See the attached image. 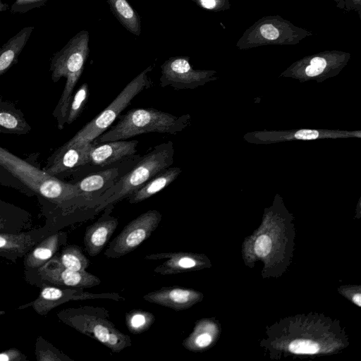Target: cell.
I'll use <instances>...</instances> for the list:
<instances>
[{"label":"cell","instance_id":"6da1fadb","mask_svg":"<svg viewBox=\"0 0 361 361\" xmlns=\"http://www.w3.org/2000/svg\"><path fill=\"white\" fill-rule=\"evenodd\" d=\"M0 166L4 168L21 183L61 207L89 204L76 185L63 182L55 176L29 164L0 147Z\"/></svg>","mask_w":361,"mask_h":361},{"label":"cell","instance_id":"7a4b0ae2","mask_svg":"<svg viewBox=\"0 0 361 361\" xmlns=\"http://www.w3.org/2000/svg\"><path fill=\"white\" fill-rule=\"evenodd\" d=\"M89 32L87 30L80 31L56 52L50 61L52 81L56 82L61 78H66L64 89L53 112L59 130H62L66 124L74 87L82 75L89 55Z\"/></svg>","mask_w":361,"mask_h":361},{"label":"cell","instance_id":"3957f363","mask_svg":"<svg viewBox=\"0 0 361 361\" xmlns=\"http://www.w3.org/2000/svg\"><path fill=\"white\" fill-rule=\"evenodd\" d=\"M117 123L92 142L126 140L144 133L176 135L189 125L190 116H176L154 108H136L119 115Z\"/></svg>","mask_w":361,"mask_h":361},{"label":"cell","instance_id":"277c9868","mask_svg":"<svg viewBox=\"0 0 361 361\" xmlns=\"http://www.w3.org/2000/svg\"><path fill=\"white\" fill-rule=\"evenodd\" d=\"M173 155V143L171 141L154 147L99 198L95 211L100 212L109 204H114L128 198L157 173L171 166Z\"/></svg>","mask_w":361,"mask_h":361},{"label":"cell","instance_id":"5b68a950","mask_svg":"<svg viewBox=\"0 0 361 361\" xmlns=\"http://www.w3.org/2000/svg\"><path fill=\"white\" fill-rule=\"evenodd\" d=\"M58 317L66 324L97 340L114 353L132 345L130 337L116 328L109 320V312L103 307L68 308L60 312Z\"/></svg>","mask_w":361,"mask_h":361},{"label":"cell","instance_id":"8992f818","mask_svg":"<svg viewBox=\"0 0 361 361\" xmlns=\"http://www.w3.org/2000/svg\"><path fill=\"white\" fill-rule=\"evenodd\" d=\"M313 33L281 16H264L246 29L236 43L239 49L264 45H295Z\"/></svg>","mask_w":361,"mask_h":361},{"label":"cell","instance_id":"52a82bcc","mask_svg":"<svg viewBox=\"0 0 361 361\" xmlns=\"http://www.w3.org/2000/svg\"><path fill=\"white\" fill-rule=\"evenodd\" d=\"M153 66H148L135 76L106 108L85 125L68 142H92L105 132L136 95L152 86V81L149 78L148 73L152 71Z\"/></svg>","mask_w":361,"mask_h":361},{"label":"cell","instance_id":"ba28073f","mask_svg":"<svg viewBox=\"0 0 361 361\" xmlns=\"http://www.w3.org/2000/svg\"><path fill=\"white\" fill-rule=\"evenodd\" d=\"M161 219V214L155 209L142 213L126 225L120 233L109 243L104 251V256L117 259L135 250L150 237Z\"/></svg>","mask_w":361,"mask_h":361},{"label":"cell","instance_id":"9c48e42d","mask_svg":"<svg viewBox=\"0 0 361 361\" xmlns=\"http://www.w3.org/2000/svg\"><path fill=\"white\" fill-rule=\"evenodd\" d=\"M140 157L134 155L103 171L91 173L75 184L89 206L97 207L99 198L130 171Z\"/></svg>","mask_w":361,"mask_h":361},{"label":"cell","instance_id":"30bf717a","mask_svg":"<svg viewBox=\"0 0 361 361\" xmlns=\"http://www.w3.org/2000/svg\"><path fill=\"white\" fill-rule=\"evenodd\" d=\"M26 273V275L33 274L34 276L39 279V282H46V285L50 283L59 286L83 289L92 288L101 283V280L97 276L87 271H73L63 267L56 258H51L42 267L35 270L27 271Z\"/></svg>","mask_w":361,"mask_h":361},{"label":"cell","instance_id":"8fae6325","mask_svg":"<svg viewBox=\"0 0 361 361\" xmlns=\"http://www.w3.org/2000/svg\"><path fill=\"white\" fill-rule=\"evenodd\" d=\"M209 75V71L193 69L188 56H172L161 66L159 85L175 90L193 89L203 83Z\"/></svg>","mask_w":361,"mask_h":361},{"label":"cell","instance_id":"7c38bea8","mask_svg":"<svg viewBox=\"0 0 361 361\" xmlns=\"http://www.w3.org/2000/svg\"><path fill=\"white\" fill-rule=\"evenodd\" d=\"M89 299H111L124 300V298L115 293H91L84 292L82 288L54 286H45L39 297L32 303L34 310L43 315L56 306L71 300Z\"/></svg>","mask_w":361,"mask_h":361},{"label":"cell","instance_id":"4fadbf2b","mask_svg":"<svg viewBox=\"0 0 361 361\" xmlns=\"http://www.w3.org/2000/svg\"><path fill=\"white\" fill-rule=\"evenodd\" d=\"M138 143L137 140H127L104 142H92L87 164L103 167L126 160L135 155Z\"/></svg>","mask_w":361,"mask_h":361},{"label":"cell","instance_id":"5bb4252c","mask_svg":"<svg viewBox=\"0 0 361 361\" xmlns=\"http://www.w3.org/2000/svg\"><path fill=\"white\" fill-rule=\"evenodd\" d=\"M91 145L92 142H66L50 157L43 170L50 175L56 176L73 168L87 165Z\"/></svg>","mask_w":361,"mask_h":361},{"label":"cell","instance_id":"9a60e30c","mask_svg":"<svg viewBox=\"0 0 361 361\" xmlns=\"http://www.w3.org/2000/svg\"><path fill=\"white\" fill-rule=\"evenodd\" d=\"M53 233L48 226L17 234L0 233V256L11 260L17 259L27 255L37 244Z\"/></svg>","mask_w":361,"mask_h":361},{"label":"cell","instance_id":"2e32d148","mask_svg":"<svg viewBox=\"0 0 361 361\" xmlns=\"http://www.w3.org/2000/svg\"><path fill=\"white\" fill-rule=\"evenodd\" d=\"M113 209L114 204L107 205L99 219L85 229L84 244L91 257L102 251L118 225V219L111 215Z\"/></svg>","mask_w":361,"mask_h":361},{"label":"cell","instance_id":"e0dca14e","mask_svg":"<svg viewBox=\"0 0 361 361\" xmlns=\"http://www.w3.org/2000/svg\"><path fill=\"white\" fill-rule=\"evenodd\" d=\"M201 298V294L192 289L180 286L163 287L145 294L147 302L180 311L188 309Z\"/></svg>","mask_w":361,"mask_h":361},{"label":"cell","instance_id":"ac0fdd59","mask_svg":"<svg viewBox=\"0 0 361 361\" xmlns=\"http://www.w3.org/2000/svg\"><path fill=\"white\" fill-rule=\"evenodd\" d=\"M145 259H166L154 269L161 275H172L198 269L203 265V258L194 253L186 252H162L147 255Z\"/></svg>","mask_w":361,"mask_h":361},{"label":"cell","instance_id":"d6986e66","mask_svg":"<svg viewBox=\"0 0 361 361\" xmlns=\"http://www.w3.org/2000/svg\"><path fill=\"white\" fill-rule=\"evenodd\" d=\"M66 233H53L37 244L26 255L25 271L38 269L47 262L59 247L66 243Z\"/></svg>","mask_w":361,"mask_h":361},{"label":"cell","instance_id":"ffe728a7","mask_svg":"<svg viewBox=\"0 0 361 361\" xmlns=\"http://www.w3.org/2000/svg\"><path fill=\"white\" fill-rule=\"evenodd\" d=\"M181 171L178 166L164 169L131 194L128 197V202L136 204L156 195L176 180Z\"/></svg>","mask_w":361,"mask_h":361},{"label":"cell","instance_id":"44dd1931","mask_svg":"<svg viewBox=\"0 0 361 361\" xmlns=\"http://www.w3.org/2000/svg\"><path fill=\"white\" fill-rule=\"evenodd\" d=\"M33 30V26L22 28L0 48V76L17 62Z\"/></svg>","mask_w":361,"mask_h":361},{"label":"cell","instance_id":"7402d4cb","mask_svg":"<svg viewBox=\"0 0 361 361\" xmlns=\"http://www.w3.org/2000/svg\"><path fill=\"white\" fill-rule=\"evenodd\" d=\"M30 130L23 114L13 104L0 98V133L24 135L29 133Z\"/></svg>","mask_w":361,"mask_h":361},{"label":"cell","instance_id":"603a6c76","mask_svg":"<svg viewBox=\"0 0 361 361\" xmlns=\"http://www.w3.org/2000/svg\"><path fill=\"white\" fill-rule=\"evenodd\" d=\"M106 1L119 23L131 34L139 36L141 33L140 17L128 0H106Z\"/></svg>","mask_w":361,"mask_h":361},{"label":"cell","instance_id":"cb8c5ba5","mask_svg":"<svg viewBox=\"0 0 361 361\" xmlns=\"http://www.w3.org/2000/svg\"><path fill=\"white\" fill-rule=\"evenodd\" d=\"M216 326L209 320L198 322L191 334L182 343L183 346L190 351H198L209 347L213 341Z\"/></svg>","mask_w":361,"mask_h":361},{"label":"cell","instance_id":"d4e9b609","mask_svg":"<svg viewBox=\"0 0 361 361\" xmlns=\"http://www.w3.org/2000/svg\"><path fill=\"white\" fill-rule=\"evenodd\" d=\"M348 53L341 51H326L305 59L308 63L304 68L307 76L314 77L322 74L329 66V62L342 58Z\"/></svg>","mask_w":361,"mask_h":361},{"label":"cell","instance_id":"484cf974","mask_svg":"<svg viewBox=\"0 0 361 361\" xmlns=\"http://www.w3.org/2000/svg\"><path fill=\"white\" fill-rule=\"evenodd\" d=\"M63 267L73 271H86L90 261L84 255L80 247L69 245L62 250L60 256L56 258Z\"/></svg>","mask_w":361,"mask_h":361},{"label":"cell","instance_id":"4316f807","mask_svg":"<svg viewBox=\"0 0 361 361\" xmlns=\"http://www.w3.org/2000/svg\"><path fill=\"white\" fill-rule=\"evenodd\" d=\"M154 321V315L143 310H132L126 314V324L128 331L133 334L147 331Z\"/></svg>","mask_w":361,"mask_h":361},{"label":"cell","instance_id":"83f0119b","mask_svg":"<svg viewBox=\"0 0 361 361\" xmlns=\"http://www.w3.org/2000/svg\"><path fill=\"white\" fill-rule=\"evenodd\" d=\"M89 96V86L85 82L77 90L72 96L66 116V123H72L82 113Z\"/></svg>","mask_w":361,"mask_h":361},{"label":"cell","instance_id":"f1b7e54d","mask_svg":"<svg viewBox=\"0 0 361 361\" xmlns=\"http://www.w3.org/2000/svg\"><path fill=\"white\" fill-rule=\"evenodd\" d=\"M289 350L295 354H315L319 352L317 343L311 340H294L289 345Z\"/></svg>","mask_w":361,"mask_h":361},{"label":"cell","instance_id":"f546056e","mask_svg":"<svg viewBox=\"0 0 361 361\" xmlns=\"http://www.w3.org/2000/svg\"><path fill=\"white\" fill-rule=\"evenodd\" d=\"M49 0H15L11 7L13 13H23L44 6Z\"/></svg>","mask_w":361,"mask_h":361},{"label":"cell","instance_id":"4dcf8cb0","mask_svg":"<svg viewBox=\"0 0 361 361\" xmlns=\"http://www.w3.org/2000/svg\"><path fill=\"white\" fill-rule=\"evenodd\" d=\"M201 8L214 12L224 11L231 8L229 0H191Z\"/></svg>","mask_w":361,"mask_h":361},{"label":"cell","instance_id":"1f68e13d","mask_svg":"<svg viewBox=\"0 0 361 361\" xmlns=\"http://www.w3.org/2000/svg\"><path fill=\"white\" fill-rule=\"evenodd\" d=\"M271 240L266 235H261L255 241V251L259 257H265L271 251Z\"/></svg>","mask_w":361,"mask_h":361},{"label":"cell","instance_id":"d6a6232c","mask_svg":"<svg viewBox=\"0 0 361 361\" xmlns=\"http://www.w3.org/2000/svg\"><path fill=\"white\" fill-rule=\"evenodd\" d=\"M343 10L356 11L361 19V0H345Z\"/></svg>","mask_w":361,"mask_h":361},{"label":"cell","instance_id":"836d02e7","mask_svg":"<svg viewBox=\"0 0 361 361\" xmlns=\"http://www.w3.org/2000/svg\"><path fill=\"white\" fill-rule=\"evenodd\" d=\"M318 135V131L313 130H300L295 134V137L300 140H313L317 138Z\"/></svg>","mask_w":361,"mask_h":361},{"label":"cell","instance_id":"e575fe53","mask_svg":"<svg viewBox=\"0 0 361 361\" xmlns=\"http://www.w3.org/2000/svg\"><path fill=\"white\" fill-rule=\"evenodd\" d=\"M18 356H22V355L19 354V353L16 350L15 351H8L0 353V361H9V360H21L22 359L18 357Z\"/></svg>","mask_w":361,"mask_h":361},{"label":"cell","instance_id":"d590c367","mask_svg":"<svg viewBox=\"0 0 361 361\" xmlns=\"http://www.w3.org/2000/svg\"><path fill=\"white\" fill-rule=\"evenodd\" d=\"M353 301L358 306H360L361 305V294L360 293H357V294L354 295V296H353Z\"/></svg>","mask_w":361,"mask_h":361},{"label":"cell","instance_id":"8d00e7d4","mask_svg":"<svg viewBox=\"0 0 361 361\" xmlns=\"http://www.w3.org/2000/svg\"><path fill=\"white\" fill-rule=\"evenodd\" d=\"M334 1L336 3V6L338 8H339L341 9L344 8V4H345V0H334Z\"/></svg>","mask_w":361,"mask_h":361},{"label":"cell","instance_id":"74e56055","mask_svg":"<svg viewBox=\"0 0 361 361\" xmlns=\"http://www.w3.org/2000/svg\"><path fill=\"white\" fill-rule=\"evenodd\" d=\"M8 9V5L3 3L1 0H0V12L6 11Z\"/></svg>","mask_w":361,"mask_h":361}]
</instances>
